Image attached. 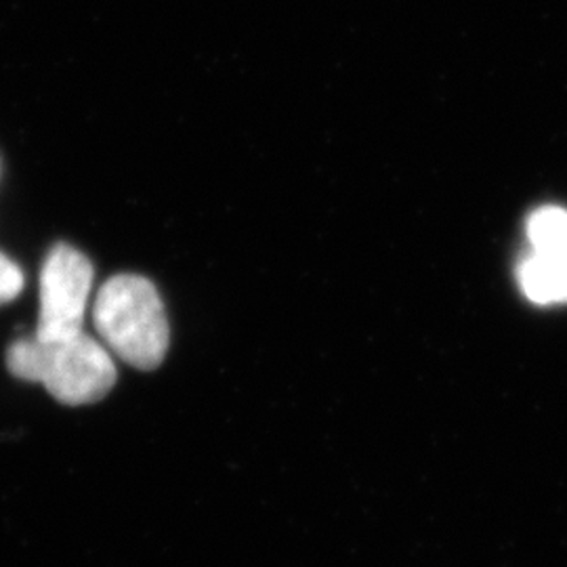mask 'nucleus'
<instances>
[{"label": "nucleus", "mask_w": 567, "mask_h": 567, "mask_svg": "<svg viewBox=\"0 0 567 567\" xmlns=\"http://www.w3.org/2000/svg\"><path fill=\"white\" fill-rule=\"evenodd\" d=\"M93 324L124 364L156 370L163 364L171 328L156 286L137 274H118L102 284L93 303Z\"/></svg>", "instance_id": "nucleus-2"}, {"label": "nucleus", "mask_w": 567, "mask_h": 567, "mask_svg": "<svg viewBox=\"0 0 567 567\" xmlns=\"http://www.w3.org/2000/svg\"><path fill=\"white\" fill-rule=\"evenodd\" d=\"M93 276V264L74 246L60 243L47 252L39 284L41 305L34 337L65 339L82 332Z\"/></svg>", "instance_id": "nucleus-3"}, {"label": "nucleus", "mask_w": 567, "mask_h": 567, "mask_svg": "<svg viewBox=\"0 0 567 567\" xmlns=\"http://www.w3.org/2000/svg\"><path fill=\"white\" fill-rule=\"evenodd\" d=\"M529 252L519 264V284L532 303H567V210L543 206L527 221Z\"/></svg>", "instance_id": "nucleus-4"}, {"label": "nucleus", "mask_w": 567, "mask_h": 567, "mask_svg": "<svg viewBox=\"0 0 567 567\" xmlns=\"http://www.w3.org/2000/svg\"><path fill=\"white\" fill-rule=\"evenodd\" d=\"M23 271L20 265L0 252V305L18 299L23 290Z\"/></svg>", "instance_id": "nucleus-5"}, {"label": "nucleus", "mask_w": 567, "mask_h": 567, "mask_svg": "<svg viewBox=\"0 0 567 567\" xmlns=\"http://www.w3.org/2000/svg\"><path fill=\"white\" fill-rule=\"evenodd\" d=\"M7 368L65 405L97 404L118 379L110 349L84 330L65 339H18L7 349Z\"/></svg>", "instance_id": "nucleus-1"}]
</instances>
